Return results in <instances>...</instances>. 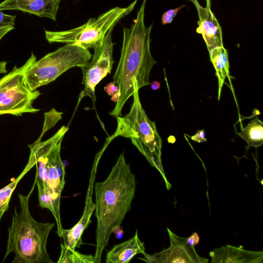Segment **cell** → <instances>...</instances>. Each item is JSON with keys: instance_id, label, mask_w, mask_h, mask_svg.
Wrapping results in <instances>:
<instances>
[{"instance_id": "obj_28", "label": "cell", "mask_w": 263, "mask_h": 263, "mask_svg": "<svg viewBox=\"0 0 263 263\" xmlns=\"http://www.w3.org/2000/svg\"><path fill=\"white\" fill-rule=\"evenodd\" d=\"M151 87L154 90H157L160 87V83L157 81H154L151 84Z\"/></svg>"}, {"instance_id": "obj_23", "label": "cell", "mask_w": 263, "mask_h": 263, "mask_svg": "<svg viewBox=\"0 0 263 263\" xmlns=\"http://www.w3.org/2000/svg\"><path fill=\"white\" fill-rule=\"evenodd\" d=\"M205 135L204 130L200 129L198 130L194 136H191L190 138L193 141L198 143L203 142L206 141Z\"/></svg>"}, {"instance_id": "obj_16", "label": "cell", "mask_w": 263, "mask_h": 263, "mask_svg": "<svg viewBox=\"0 0 263 263\" xmlns=\"http://www.w3.org/2000/svg\"><path fill=\"white\" fill-rule=\"evenodd\" d=\"M209 54L218 79V100H219L224 80L229 75L228 53L227 49L222 46L212 49L209 52Z\"/></svg>"}, {"instance_id": "obj_19", "label": "cell", "mask_w": 263, "mask_h": 263, "mask_svg": "<svg viewBox=\"0 0 263 263\" xmlns=\"http://www.w3.org/2000/svg\"><path fill=\"white\" fill-rule=\"evenodd\" d=\"M31 168L26 165L20 176L9 184L0 190V221L4 214L8 210L11 195L25 175Z\"/></svg>"}, {"instance_id": "obj_4", "label": "cell", "mask_w": 263, "mask_h": 263, "mask_svg": "<svg viewBox=\"0 0 263 263\" xmlns=\"http://www.w3.org/2000/svg\"><path fill=\"white\" fill-rule=\"evenodd\" d=\"M35 185L34 182L27 195L18 194L20 210L18 212L16 208L14 209L2 262L13 252L15 255L12 263L54 262L47 252L46 245L49 233L55 224L37 221L29 210V199Z\"/></svg>"}, {"instance_id": "obj_13", "label": "cell", "mask_w": 263, "mask_h": 263, "mask_svg": "<svg viewBox=\"0 0 263 263\" xmlns=\"http://www.w3.org/2000/svg\"><path fill=\"white\" fill-rule=\"evenodd\" d=\"M61 0H4L0 10H17L56 20Z\"/></svg>"}, {"instance_id": "obj_8", "label": "cell", "mask_w": 263, "mask_h": 263, "mask_svg": "<svg viewBox=\"0 0 263 263\" xmlns=\"http://www.w3.org/2000/svg\"><path fill=\"white\" fill-rule=\"evenodd\" d=\"M35 60L36 57L32 53L23 65L19 67L14 66L0 79V115L20 116L24 113L40 111L32 105L41 95L40 91L30 88L25 76L27 69Z\"/></svg>"}, {"instance_id": "obj_12", "label": "cell", "mask_w": 263, "mask_h": 263, "mask_svg": "<svg viewBox=\"0 0 263 263\" xmlns=\"http://www.w3.org/2000/svg\"><path fill=\"white\" fill-rule=\"evenodd\" d=\"M195 6L199 16L196 32L201 34L209 52L223 46L221 27L210 9V1L203 7L197 0H189Z\"/></svg>"}, {"instance_id": "obj_14", "label": "cell", "mask_w": 263, "mask_h": 263, "mask_svg": "<svg viewBox=\"0 0 263 263\" xmlns=\"http://www.w3.org/2000/svg\"><path fill=\"white\" fill-rule=\"evenodd\" d=\"M212 263H262L263 252L246 251L240 248L226 245L210 252Z\"/></svg>"}, {"instance_id": "obj_25", "label": "cell", "mask_w": 263, "mask_h": 263, "mask_svg": "<svg viewBox=\"0 0 263 263\" xmlns=\"http://www.w3.org/2000/svg\"><path fill=\"white\" fill-rule=\"evenodd\" d=\"M112 233H114L115 235L116 238L120 239L123 236V231L120 226H117L115 227L112 231Z\"/></svg>"}, {"instance_id": "obj_24", "label": "cell", "mask_w": 263, "mask_h": 263, "mask_svg": "<svg viewBox=\"0 0 263 263\" xmlns=\"http://www.w3.org/2000/svg\"><path fill=\"white\" fill-rule=\"evenodd\" d=\"M199 241V237L198 234L194 232L193 233L191 236L187 238V243L192 246H195L197 245Z\"/></svg>"}, {"instance_id": "obj_2", "label": "cell", "mask_w": 263, "mask_h": 263, "mask_svg": "<svg viewBox=\"0 0 263 263\" xmlns=\"http://www.w3.org/2000/svg\"><path fill=\"white\" fill-rule=\"evenodd\" d=\"M144 0L137 11L136 17L129 28L123 27V42L119 62L113 77L119 86L120 95L109 115L117 118L136 89L151 84L149 77L156 61L151 50V32L152 25L146 27Z\"/></svg>"}, {"instance_id": "obj_3", "label": "cell", "mask_w": 263, "mask_h": 263, "mask_svg": "<svg viewBox=\"0 0 263 263\" xmlns=\"http://www.w3.org/2000/svg\"><path fill=\"white\" fill-rule=\"evenodd\" d=\"M68 128L62 126L52 137L41 142L39 138L28 145L30 154L27 164L36 165L34 182L38 190L39 205L48 209L55 220L57 233L61 238L63 229L60 216V201L65 184V166L61 158V147Z\"/></svg>"}, {"instance_id": "obj_5", "label": "cell", "mask_w": 263, "mask_h": 263, "mask_svg": "<svg viewBox=\"0 0 263 263\" xmlns=\"http://www.w3.org/2000/svg\"><path fill=\"white\" fill-rule=\"evenodd\" d=\"M133 102L129 112L123 117H118L117 127L114 139L117 136L130 138L132 143L156 167L164 178L167 188L171 184L167 181L161 163L162 140L159 135L156 123L149 119L144 110L139 96V90L133 94Z\"/></svg>"}, {"instance_id": "obj_21", "label": "cell", "mask_w": 263, "mask_h": 263, "mask_svg": "<svg viewBox=\"0 0 263 263\" xmlns=\"http://www.w3.org/2000/svg\"><path fill=\"white\" fill-rule=\"evenodd\" d=\"M185 5H183L178 8L171 9L164 12L161 18V23L162 25H166L171 23L174 18L177 14L178 12L183 7H185Z\"/></svg>"}, {"instance_id": "obj_20", "label": "cell", "mask_w": 263, "mask_h": 263, "mask_svg": "<svg viewBox=\"0 0 263 263\" xmlns=\"http://www.w3.org/2000/svg\"><path fill=\"white\" fill-rule=\"evenodd\" d=\"M104 90L111 97V100L117 102L120 95L119 86L113 81L108 83L104 87Z\"/></svg>"}, {"instance_id": "obj_29", "label": "cell", "mask_w": 263, "mask_h": 263, "mask_svg": "<svg viewBox=\"0 0 263 263\" xmlns=\"http://www.w3.org/2000/svg\"><path fill=\"white\" fill-rule=\"evenodd\" d=\"M210 1V0H206V2Z\"/></svg>"}, {"instance_id": "obj_1", "label": "cell", "mask_w": 263, "mask_h": 263, "mask_svg": "<svg viewBox=\"0 0 263 263\" xmlns=\"http://www.w3.org/2000/svg\"><path fill=\"white\" fill-rule=\"evenodd\" d=\"M136 187L135 175L121 154L107 178L94 184L97 220L94 263H100L112 229L120 226L131 209Z\"/></svg>"}, {"instance_id": "obj_27", "label": "cell", "mask_w": 263, "mask_h": 263, "mask_svg": "<svg viewBox=\"0 0 263 263\" xmlns=\"http://www.w3.org/2000/svg\"><path fill=\"white\" fill-rule=\"evenodd\" d=\"M7 62L5 61L0 62V74L6 73Z\"/></svg>"}, {"instance_id": "obj_18", "label": "cell", "mask_w": 263, "mask_h": 263, "mask_svg": "<svg viewBox=\"0 0 263 263\" xmlns=\"http://www.w3.org/2000/svg\"><path fill=\"white\" fill-rule=\"evenodd\" d=\"M61 254L58 263H94V256L82 254L64 243H61Z\"/></svg>"}, {"instance_id": "obj_6", "label": "cell", "mask_w": 263, "mask_h": 263, "mask_svg": "<svg viewBox=\"0 0 263 263\" xmlns=\"http://www.w3.org/2000/svg\"><path fill=\"white\" fill-rule=\"evenodd\" d=\"M137 1L126 7L113 8L74 28L60 31L45 30L46 39L50 43L73 44L87 49H94L101 45L107 33L134 9Z\"/></svg>"}, {"instance_id": "obj_22", "label": "cell", "mask_w": 263, "mask_h": 263, "mask_svg": "<svg viewBox=\"0 0 263 263\" xmlns=\"http://www.w3.org/2000/svg\"><path fill=\"white\" fill-rule=\"evenodd\" d=\"M16 16L4 13L0 10V28L14 26Z\"/></svg>"}, {"instance_id": "obj_26", "label": "cell", "mask_w": 263, "mask_h": 263, "mask_svg": "<svg viewBox=\"0 0 263 263\" xmlns=\"http://www.w3.org/2000/svg\"><path fill=\"white\" fill-rule=\"evenodd\" d=\"M14 29V26H9L0 28V41L9 32Z\"/></svg>"}, {"instance_id": "obj_17", "label": "cell", "mask_w": 263, "mask_h": 263, "mask_svg": "<svg viewBox=\"0 0 263 263\" xmlns=\"http://www.w3.org/2000/svg\"><path fill=\"white\" fill-rule=\"evenodd\" d=\"M238 135L249 146H260L263 144V123L256 118L252 120Z\"/></svg>"}, {"instance_id": "obj_11", "label": "cell", "mask_w": 263, "mask_h": 263, "mask_svg": "<svg viewBox=\"0 0 263 263\" xmlns=\"http://www.w3.org/2000/svg\"><path fill=\"white\" fill-rule=\"evenodd\" d=\"M167 230L170 237V247L153 255L145 253L143 254L144 257H139V259L148 263L208 262L207 258L201 257L197 254L194 247L187 243V238L177 236L168 228Z\"/></svg>"}, {"instance_id": "obj_9", "label": "cell", "mask_w": 263, "mask_h": 263, "mask_svg": "<svg viewBox=\"0 0 263 263\" xmlns=\"http://www.w3.org/2000/svg\"><path fill=\"white\" fill-rule=\"evenodd\" d=\"M112 30L107 33L103 44L93 49L94 53L91 59L80 67L83 71L82 83L84 88L79 96L76 108L85 97H90L95 106L96 101L95 88L108 73H110L114 63L112 57L114 44L111 37Z\"/></svg>"}, {"instance_id": "obj_15", "label": "cell", "mask_w": 263, "mask_h": 263, "mask_svg": "<svg viewBox=\"0 0 263 263\" xmlns=\"http://www.w3.org/2000/svg\"><path fill=\"white\" fill-rule=\"evenodd\" d=\"M144 243L139 239L138 231L130 239L115 245L106 256V263H128L138 254H144Z\"/></svg>"}, {"instance_id": "obj_7", "label": "cell", "mask_w": 263, "mask_h": 263, "mask_svg": "<svg viewBox=\"0 0 263 263\" xmlns=\"http://www.w3.org/2000/svg\"><path fill=\"white\" fill-rule=\"evenodd\" d=\"M89 49L73 44H66L35 60L27 69V82L32 90L47 85L68 69L81 67L91 58Z\"/></svg>"}, {"instance_id": "obj_10", "label": "cell", "mask_w": 263, "mask_h": 263, "mask_svg": "<svg viewBox=\"0 0 263 263\" xmlns=\"http://www.w3.org/2000/svg\"><path fill=\"white\" fill-rule=\"evenodd\" d=\"M111 140L108 139L104 146L95 156L93 165L90 171L89 184L86 193L85 208L83 214L79 221L71 229H63L61 238H63L64 244L72 249L76 250L80 248L83 244L82 240V234L91 223V216L95 210L96 205L92 202V197L97 168L100 159Z\"/></svg>"}]
</instances>
